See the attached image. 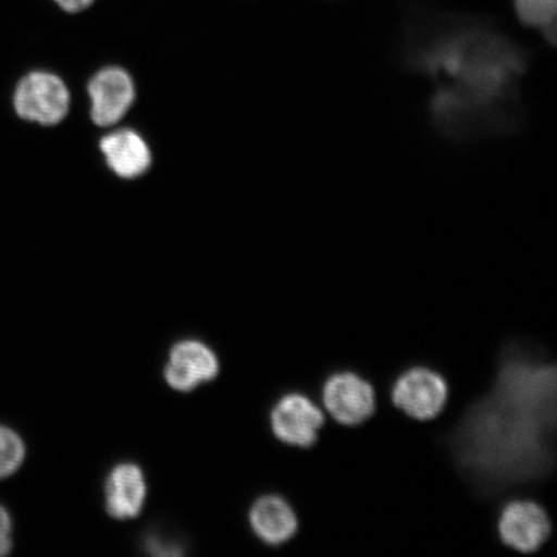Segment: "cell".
Segmentation results:
<instances>
[{"label": "cell", "mask_w": 557, "mask_h": 557, "mask_svg": "<svg viewBox=\"0 0 557 557\" xmlns=\"http://www.w3.org/2000/svg\"><path fill=\"white\" fill-rule=\"evenodd\" d=\"M400 62L433 86L430 122L449 143L510 136L528 122L520 86L531 52L484 21L450 17L412 25Z\"/></svg>", "instance_id": "1"}, {"label": "cell", "mask_w": 557, "mask_h": 557, "mask_svg": "<svg viewBox=\"0 0 557 557\" xmlns=\"http://www.w3.org/2000/svg\"><path fill=\"white\" fill-rule=\"evenodd\" d=\"M555 433L556 367L512 341L490 392L466 409L447 443L466 482L490 498L552 475Z\"/></svg>", "instance_id": "2"}, {"label": "cell", "mask_w": 557, "mask_h": 557, "mask_svg": "<svg viewBox=\"0 0 557 557\" xmlns=\"http://www.w3.org/2000/svg\"><path fill=\"white\" fill-rule=\"evenodd\" d=\"M448 382L426 367H412L395 380L392 388L394 406L412 420L426 422L441 416L448 401Z\"/></svg>", "instance_id": "3"}, {"label": "cell", "mask_w": 557, "mask_h": 557, "mask_svg": "<svg viewBox=\"0 0 557 557\" xmlns=\"http://www.w3.org/2000/svg\"><path fill=\"white\" fill-rule=\"evenodd\" d=\"M13 104L23 120L54 125L64 121L69 113L70 94L60 76L34 72L18 83Z\"/></svg>", "instance_id": "4"}, {"label": "cell", "mask_w": 557, "mask_h": 557, "mask_svg": "<svg viewBox=\"0 0 557 557\" xmlns=\"http://www.w3.org/2000/svg\"><path fill=\"white\" fill-rule=\"evenodd\" d=\"M322 400L333 420L347 428L360 426L375 412L373 386L350 371L333 373L325 380Z\"/></svg>", "instance_id": "5"}, {"label": "cell", "mask_w": 557, "mask_h": 557, "mask_svg": "<svg viewBox=\"0 0 557 557\" xmlns=\"http://www.w3.org/2000/svg\"><path fill=\"white\" fill-rule=\"evenodd\" d=\"M270 422L278 442L289 447L310 449L318 443L325 417L308 396L290 393L275 404Z\"/></svg>", "instance_id": "6"}, {"label": "cell", "mask_w": 557, "mask_h": 557, "mask_svg": "<svg viewBox=\"0 0 557 557\" xmlns=\"http://www.w3.org/2000/svg\"><path fill=\"white\" fill-rule=\"evenodd\" d=\"M497 529L499 540L506 547L521 554H533L548 541L553 524L541 505L518 499L503 508Z\"/></svg>", "instance_id": "7"}, {"label": "cell", "mask_w": 557, "mask_h": 557, "mask_svg": "<svg viewBox=\"0 0 557 557\" xmlns=\"http://www.w3.org/2000/svg\"><path fill=\"white\" fill-rule=\"evenodd\" d=\"M90 116L100 127L120 123L135 102L136 89L131 75L122 67L100 70L88 85Z\"/></svg>", "instance_id": "8"}, {"label": "cell", "mask_w": 557, "mask_h": 557, "mask_svg": "<svg viewBox=\"0 0 557 557\" xmlns=\"http://www.w3.org/2000/svg\"><path fill=\"white\" fill-rule=\"evenodd\" d=\"M219 369V359L211 348L199 341L187 339L172 348L164 375L172 388L189 393L200 383L218 377Z\"/></svg>", "instance_id": "9"}, {"label": "cell", "mask_w": 557, "mask_h": 557, "mask_svg": "<svg viewBox=\"0 0 557 557\" xmlns=\"http://www.w3.org/2000/svg\"><path fill=\"white\" fill-rule=\"evenodd\" d=\"M146 483L141 469L135 463L117 465L104 486V505L111 518L134 519L141 512Z\"/></svg>", "instance_id": "10"}, {"label": "cell", "mask_w": 557, "mask_h": 557, "mask_svg": "<svg viewBox=\"0 0 557 557\" xmlns=\"http://www.w3.org/2000/svg\"><path fill=\"white\" fill-rule=\"evenodd\" d=\"M109 169L122 178H136L150 169L151 151L143 136L132 129H120L100 143Z\"/></svg>", "instance_id": "11"}, {"label": "cell", "mask_w": 557, "mask_h": 557, "mask_svg": "<svg viewBox=\"0 0 557 557\" xmlns=\"http://www.w3.org/2000/svg\"><path fill=\"white\" fill-rule=\"evenodd\" d=\"M250 525L257 537L270 546H281L294 539L298 531L297 515L281 496H263L249 512Z\"/></svg>", "instance_id": "12"}, {"label": "cell", "mask_w": 557, "mask_h": 557, "mask_svg": "<svg viewBox=\"0 0 557 557\" xmlns=\"http://www.w3.org/2000/svg\"><path fill=\"white\" fill-rule=\"evenodd\" d=\"M515 15L528 29L541 33L543 39L556 45L557 0H512Z\"/></svg>", "instance_id": "13"}, {"label": "cell", "mask_w": 557, "mask_h": 557, "mask_svg": "<svg viewBox=\"0 0 557 557\" xmlns=\"http://www.w3.org/2000/svg\"><path fill=\"white\" fill-rule=\"evenodd\" d=\"M25 458V445L9 428L0 426V479L15 473Z\"/></svg>", "instance_id": "14"}, {"label": "cell", "mask_w": 557, "mask_h": 557, "mask_svg": "<svg viewBox=\"0 0 557 557\" xmlns=\"http://www.w3.org/2000/svg\"><path fill=\"white\" fill-rule=\"evenodd\" d=\"M12 521L9 511L0 506V556L9 555L12 548Z\"/></svg>", "instance_id": "15"}, {"label": "cell", "mask_w": 557, "mask_h": 557, "mask_svg": "<svg viewBox=\"0 0 557 557\" xmlns=\"http://www.w3.org/2000/svg\"><path fill=\"white\" fill-rule=\"evenodd\" d=\"M52 2L59 7L61 11L70 13V15H76L90 9L97 0H52Z\"/></svg>", "instance_id": "16"}, {"label": "cell", "mask_w": 557, "mask_h": 557, "mask_svg": "<svg viewBox=\"0 0 557 557\" xmlns=\"http://www.w3.org/2000/svg\"><path fill=\"white\" fill-rule=\"evenodd\" d=\"M148 547L151 549V553L160 556H176L181 555L177 546L170 545V543L159 542L157 540H151L148 543Z\"/></svg>", "instance_id": "17"}]
</instances>
